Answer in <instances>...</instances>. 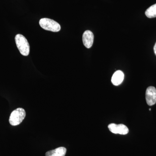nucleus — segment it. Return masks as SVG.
Listing matches in <instances>:
<instances>
[{"instance_id":"nucleus-1","label":"nucleus","mask_w":156,"mask_h":156,"mask_svg":"<svg viewBox=\"0 0 156 156\" xmlns=\"http://www.w3.org/2000/svg\"><path fill=\"white\" fill-rule=\"evenodd\" d=\"M15 42L20 53L24 56H27L29 54V44L27 40L22 35L18 34L15 36Z\"/></svg>"},{"instance_id":"nucleus-2","label":"nucleus","mask_w":156,"mask_h":156,"mask_svg":"<svg viewBox=\"0 0 156 156\" xmlns=\"http://www.w3.org/2000/svg\"><path fill=\"white\" fill-rule=\"evenodd\" d=\"M26 116V112L24 109L19 108L14 110L11 113L9 123L12 126H17L22 122Z\"/></svg>"},{"instance_id":"nucleus-3","label":"nucleus","mask_w":156,"mask_h":156,"mask_svg":"<svg viewBox=\"0 0 156 156\" xmlns=\"http://www.w3.org/2000/svg\"><path fill=\"white\" fill-rule=\"evenodd\" d=\"M39 24L41 27L45 30L57 32L61 29L59 23L53 20L44 18L40 20Z\"/></svg>"},{"instance_id":"nucleus-4","label":"nucleus","mask_w":156,"mask_h":156,"mask_svg":"<svg viewBox=\"0 0 156 156\" xmlns=\"http://www.w3.org/2000/svg\"><path fill=\"white\" fill-rule=\"evenodd\" d=\"M108 128L110 131L115 134H122L126 135L129 132V129L127 126L123 124H116L112 123L109 125Z\"/></svg>"},{"instance_id":"nucleus-5","label":"nucleus","mask_w":156,"mask_h":156,"mask_svg":"<svg viewBox=\"0 0 156 156\" xmlns=\"http://www.w3.org/2000/svg\"><path fill=\"white\" fill-rule=\"evenodd\" d=\"M146 100L148 105L152 106L156 103V89L154 87H148L146 91Z\"/></svg>"},{"instance_id":"nucleus-6","label":"nucleus","mask_w":156,"mask_h":156,"mask_svg":"<svg viewBox=\"0 0 156 156\" xmlns=\"http://www.w3.org/2000/svg\"><path fill=\"white\" fill-rule=\"evenodd\" d=\"M94 41V34L90 30L84 32L83 35V44L86 48H90L93 45Z\"/></svg>"},{"instance_id":"nucleus-7","label":"nucleus","mask_w":156,"mask_h":156,"mask_svg":"<svg viewBox=\"0 0 156 156\" xmlns=\"http://www.w3.org/2000/svg\"><path fill=\"white\" fill-rule=\"evenodd\" d=\"M124 79V73L121 70L117 71L113 75L112 82L115 86H119L122 83Z\"/></svg>"},{"instance_id":"nucleus-8","label":"nucleus","mask_w":156,"mask_h":156,"mask_svg":"<svg viewBox=\"0 0 156 156\" xmlns=\"http://www.w3.org/2000/svg\"><path fill=\"white\" fill-rule=\"evenodd\" d=\"M66 152V149L64 147H59L47 152L46 156H65Z\"/></svg>"},{"instance_id":"nucleus-9","label":"nucleus","mask_w":156,"mask_h":156,"mask_svg":"<svg viewBox=\"0 0 156 156\" xmlns=\"http://www.w3.org/2000/svg\"><path fill=\"white\" fill-rule=\"evenodd\" d=\"M145 15L148 18L156 17V4L151 6L146 11Z\"/></svg>"},{"instance_id":"nucleus-10","label":"nucleus","mask_w":156,"mask_h":156,"mask_svg":"<svg viewBox=\"0 0 156 156\" xmlns=\"http://www.w3.org/2000/svg\"><path fill=\"white\" fill-rule=\"evenodd\" d=\"M154 50L155 54V55H156V44H155L154 46Z\"/></svg>"},{"instance_id":"nucleus-11","label":"nucleus","mask_w":156,"mask_h":156,"mask_svg":"<svg viewBox=\"0 0 156 156\" xmlns=\"http://www.w3.org/2000/svg\"><path fill=\"white\" fill-rule=\"evenodd\" d=\"M149 110H150V111H151V108H149Z\"/></svg>"}]
</instances>
